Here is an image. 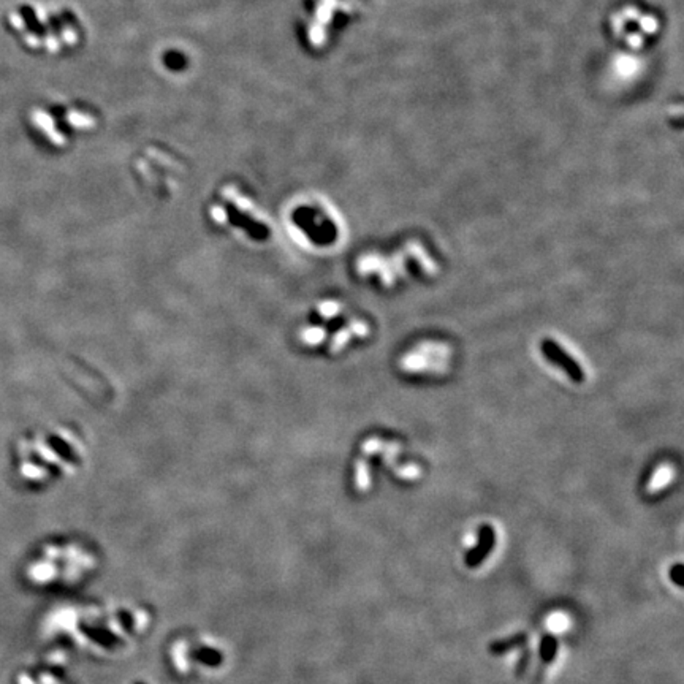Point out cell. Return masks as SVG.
Listing matches in <instances>:
<instances>
[{"mask_svg": "<svg viewBox=\"0 0 684 684\" xmlns=\"http://www.w3.org/2000/svg\"><path fill=\"white\" fill-rule=\"evenodd\" d=\"M3 27L26 51L44 58L70 53L83 40V24L75 11L42 2L11 5L3 15Z\"/></svg>", "mask_w": 684, "mask_h": 684, "instance_id": "obj_1", "label": "cell"}, {"mask_svg": "<svg viewBox=\"0 0 684 684\" xmlns=\"http://www.w3.org/2000/svg\"><path fill=\"white\" fill-rule=\"evenodd\" d=\"M207 217L219 230L250 243H265L273 232L268 214L248 192L232 182L214 194L207 207Z\"/></svg>", "mask_w": 684, "mask_h": 684, "instance_id": "obj_2", "label": "cell"}, {"mask_svg": "<svg viewBox=\"0 0 684 684\" xmlns=\"http://www.w3.org/2000/svg\"><path fill=\"white\" fill-rule=\"evenodd\" d=\"M27 127L43 144L62 149L76 137L97 127V117L76 103L48 102L31 108L27 113Z\"/></svg>", "mask_w": 684, "mask_h": 684, "instance_id": "obj_3", "label": "cell"}, {"mask_svg": "<svg viewBox=\"0 0 684 684\" xmlns=\"http://www.w3.org/2000/svg\"><path fill=\"white\" fill-rule=\"evenodd\" d=\"M481 534L479 537L477 545L474 547L472 552H468L466 554V563L470 567H477L480 563H484L486 559L488 552H491L493 545H496V536L493 529L485 528L484 531H480Z\"/></svg>", "mask_w": 684, "mask_h": 684, "instance_id": "obj_4", "label": "cell"}, {"mask_svg": "<svg viewBox=\"0 0 684 684\" xmlns=\"http://www.w3.org/2000/svg\"><path fill=\"white\" fill-rule=\"evenodd\" d=\"M543 350H545L548 353V357L549 358H553L554 361L559 363V364H563L565 371H567L572 377H574L576 382H581V379H585V374L581 373V369L579 368V364H576L574 360H572L570 357H567V353H565L561 347H558L556 344H553L552 341H543Z\"/></svg>", "mask_w": 684, "mask_h": 684, "instance_id": "obj_5", "label": "cell"}, {"mask_svg": "<svg viewBox=\"0 0 684 684\" xmlns=\"http://www.w3.org/2000/svg\"><path fill=\"white\" fill-rule=\"evenodd\" d=\"M672 477V470L669 466H664V468H660L658 472L654 474V477L651 479V484H649V488L648 490L649 491H656V490H660V488H664L667 484H669V480Z\"/></svg>", "mask_w": 684, "mask_h": 684, "instance_id": "obj_6", "label": "cell"}, {"mask_svg": "<svg viewBox=\"0 0 684 684\" xmlns=\"http://www.w3.org/2000/svg\"><path fill=\"white\" fill-rule=\"evenodd\" d=\"M642 27H643L644 31H648V32H654L656 31V21L653 18L642 19Z\"/></svg>", "mask_w": 684, "mask_h": 684, "instance_id": "obj_7", "label": "cell"}]
</instances>
